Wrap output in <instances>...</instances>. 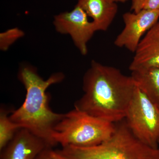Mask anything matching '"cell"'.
<instances>
[{
	"instance_id": "6da1fadb",
	"label": "cell",
	"mask_w": 159,
	"mask_h": 159,
	"mask_svg": "<svg viewBox=\"0 0 159 159\" xmlns=\"http://www.w3.org/2000/svg\"><path fill=\"white\" fill-rule=\"evenodd\" d=\"M136 87L131 76L92 61L84 76L83 95L74 108L112 123L120 122L125 119Z\"/></svg>"
},
{
	"instance_id": "7a4b0ae2",
	"label": "cell",
	"mask_w": 159,
	"mask_h": 159,
	"mask_svg": "<svg viewBox=\"0 0 159 159\" xmlns=\"http://www.w3.org/2000/svg\"><path fill=\"white\" fill-rule=\"evenodd\" d=\"M62 73L52 74L44 80L34 67L24 65L20 67L18 78L25 86L26 95L22 105L9 116L20 128L28 129L52 147L57 144L53 138L54 129L64 114L54 112L49 105L47 90L64 79Z\"/></svg>"
},
{
	"instance_id": "3957f363",
	"label": "cell",
	"mask_w": 159,
	"mask_h": 159,
	"mask_svg": "<svg viewBox=\"0 0 159 159\" xmlns=\"http://www.w3.org/2000/svg\"><path fill=\"white\" fill-rule=\"evenodd\" d=\"M57 151L69 159H159V147L152 148L137 139L125 119L115 123L111 136L99 145H68Z\"/></svg>"
},
{
	"instance_id": "277c9868",
	"label": "cell",
	"mask_w": 159,
	"mask_h": 159,
	"mask_svg": "<svg viewBox=\"0 0 159 159\" xmlns=\"http://www.w3.org/2000/svg\"><path fill=\"white\" fill-rule=\"evenodd\" d=\"M115 128V123L74 108L64 114L54 127L53 138L56 144L62 147H91L107 140Z\"/></svg>"
},
{
	"instance_id": "5b68a950",
	"label": "cell",
	"mask_w": 159,
	"mask_h": 159,
	"mask_svg": "<svg viewBox=\"0 0 159 159\" xmlns=\"http://www.w3.org/2000/svg\"><path fill=\"white\" fill-rule=\"evenodd\" d=\"M124 119L137 139L150 147L158 148L159 108L137 86Z\"/></svg>"
},
{
	"instance_id": "8992f818",
	"label": "cell",
	"mask_w": 159,
	"mask_h": 159,
	"mask_svg": "<svg viewBox=\"0 0 159 159\" xmlns=\"http://www.w3.org/2000/svg\"><path fill=\"white\" fill-rule=\"evenodd\" d=\"M53 24L55 30L61 34L70 35L80 54L88 53V43L97 29L93 21L78 5L70 11L63 12L54 17Z\"/></svg>"
},
{
	"instance_id": "52a82bcc",
	"label": "cell",
	"mask_w": 159,
	"mask_h": 159,
	"mask_svg": "<svg viewBox=\"0 0 159 159\" xmlns=\"http://www.w3.org/2000/svg\"><path fill=\"white\" fill-rule=\"evenodd\" d=\"M122 18L124 28L114 44L134 53L144 35L158 21L159 11L142 9L137 13L125 12Z\"/></svg>"
},
{
	"instance_id": "ba28073f",
	"label": "cell",
	"mask_w": 159,
	"mask_h": 159,
	"mask_svg": "<svg viewBox=\"0 0 159 159\" xmlns=\"http://www.w3.org/2000/svg\"><path fill=\"white\" fill-rule=\"evenodd\" d=\"M48 147H51L42 139L28 129L21 128L1 151V159H35Z\"/></svg>"
},
{
	"instance_id": "9c48e42d",
	"label": "cell",
	"mask_w": 159,
	"mask_h": 159,
	"mask_svg": "<svg viewBox=\"0 0 159 159\" xmlns=\"http://www.w3.org/2000/svg\"><path fill=\"white\" fill-rule=\"evenodd\" d=\"M159 68V21L145 34L129 66L131 72Z\"/></svg>"
},
{
	"instance_id": "30bf717a",
	"label": "cell",
	"mask_w": 159,
	"mask_h": 159,
	"mask_svg": "<svg viewBox=\"0 0 159 159\" xmlns=\"http://www.w3.org/2000/svg\"><path fill=\"white\" fill-rule=\"evenodd\" d=\"M77 5L85 11L97 27V31H107L118 12L116 3L109 0H77Z\"/></svg>"
},
{
	"instance_id": "8fae6325",
	"label": "cell",
	"mask_w": 159,
	"mask_h": 159,
	"mask_svg": "<svg viewBox=\"0 0 159 159\" xmlns=\"http://www.w3.org/2000/svg\"><path fill=\"white\" fill-rule=\"evenodd\" d=\"M137 86L159 108V68L131 72Z\"/></svg>"
},
{
	"instance_id": "7c38bea8",
	"label": "cell",
	"mask_w": 159,
	"mask_h": 159,
	"mask_svg": "<svg viewBox=\"0 0 159 159\" xmlns=\"http://www.w3.org/2000/svg\"><path fill=\"white\" fill-rule=\"evenodd\" d=\"M20 126L10 119L9 113L1 109L0 111V151H2L14 138Z\"/></svg>"
},
{
	"instance_id": "4fadbf2b",
	"label": "cell",
	"mask_w": 159,
	"mask_h": 159,
	"mask_svg": "<svg viewBox=\"0 0 159 159\" xmlns=\"http://www.w3.org/2000/svg\"><path fill=\"white\" fill-rule=\"evenodd\" d=\"M24 35V31L18 28L9 29L0 34V49L6 51L16 41Z\"/></svg>"
},
{
	"instance_id": "5bb4252c",
	"label": "cell",
	"mask_w": 159,
	"mask_h": 159,
	"mask_svg": "<svg viewBox=\"0 0 159 159\" xmlns=\"http://www.w3.org/2000/svg\"><path fill=\"white\" fill-rule=\"evenodd\" d=\"M142 9L159 11V0H144Z\"/></svg>"
},
{
	"instance_id": "9a60e30c",
	"label": "cell",
	"mask_w": 159,
	"mask_h": 159,
	"mask_svg": "<svg viewBox=\"0 0 159 159\" xmlns=\"http://www.w3.org/2000/svg\"><path fill=\"white\" fill-rule=\"evenodd\" d=\"M52 151L51 147H48L41 152L35 159H55Z\"/></svg>"
},
{
	"instance_id": "2e32d148",
	"label": "cell",
	"mask_w": 159,
	"mask_h": 159,
	"mask_svg": "<svg viewBox=\"0 0 159 159\" xmlns=\"http://www.w3.org/2000/svg\"><path fill=\"white\" fill-rule=\"evenodd\" d=\"M144 0H132V1L131 10L134 12H139L142 9V4Z\"/></svg>"
},
{
	"instance_id": "e0dca14e",
	"label": "cell",
	"mask_w": 159,
	"mask_h": 159,
	"mask_svg": "<svg viewBox=\"0 0 159 159\" xmlns=\"http://www.w3.org/2000/svg\"><path fill=\"white\" fill-rule=\"evenodd\" d=\"M52 153L55 159H69L61 154L57 151H55L52 150Z\"/></svg>"
},
{
	"instance_id": "ac0fdd59",
	"label": "cell",
	"mask_w": 159,
	"mask_h": 159,
	"mask_svg": "<svg viewBox=\"0 0 159 159\" xmlns=\"http://www.w3.org/2000/svg\"><path fill=\"white\" fill-rule=\"evenodd\" d=\"M109 1H110L111 2H112L116 3V2H118L124 3L128 1V0H109Z\"/></svg>"
},
{
	"instance_id": "d6986e66",
	"label": "cell",
	"mask_w": 159,
	"mask_h": 159,
	"mask_svg": "<svg viewBox=\"0 0 159 159\" xmlns=\"http://www.w3.org/2000/svg\"><path fill=\"white\" fill-rule=\"evenodd\" d=\"M158 145H159V141H158Z\"/></svg>"
}]
</instances>
